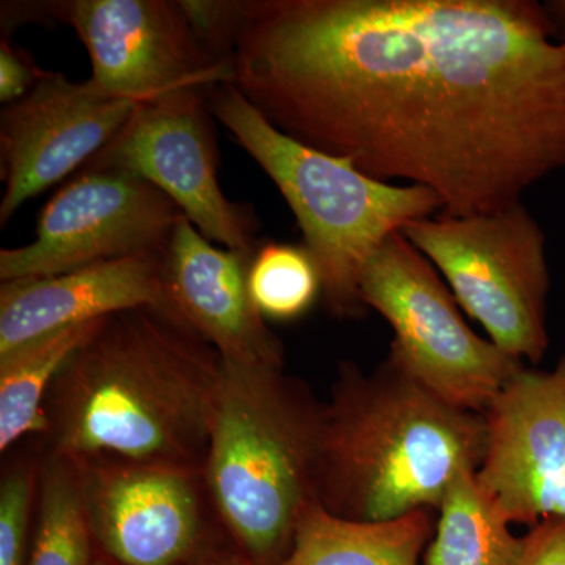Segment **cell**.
<instances>
[{"label":"cell","instance_id":"obj_23","mask_svg":"<svg viewBox=\"0 0 565 565\" xmlns=\"http://www.w3.org/2000/svg\"><path fill=\"white\" fill-rule=\"evenodd\" d=\"M46 71L33 63L31 55L20 47L11 46L3 39L0 44V103L13 104L25 98L39 84Z\"/></svg>","mask_w":565,"mask_h":565},{"label":"cell","instance_id":"obj_3","mask_svg":"<svg viewBox=\"0 0 565 565\" xmlns=\"http://www.w3.org/2000/svg\"><path fill=\"white\" fill-rule=\"evenodd\" d=\"M484 448V415L441 399L388 355L371 371L343 362L323 403L316 501L353 522L437 512Z\"/></svg>","mask_w":565,"mask_h":565},{"label":"cell","instance_id":"obj_6","mask_svg":"<svg viewBox=\"0 0 565 565\" xmlns=\"http://www.w3.org/2000/svg\"><path fill=\"white\" fill-rule=\"evenodd\" d=\"M481 323L494 345L537 364L550 348V277L545 233L525 204L467 217L419 218L401 230Z\"/></svg>","mask_w":565,"mask_h":565},{"label":"cell","instance_id":"obj_10","mask_svg":"<svg viewBox=\"0 0 565 565\" xmlns=\"http://www.w3.org/2000/svg\"><path fill=\"white\" fill-rule=\"evenodd\" d=\"M207 90L193 88L139 104L114 140L85 167L139 174L172 199L204 237L228 250L256 252V222L226 199Z\"/></svg>","mask_w":565,"mask_h":565},{"label":"cell","instance_id":"obj_25","mask_svg":"<svg viewBox=\"0 0 565 565\" xmlns=\"http://www.w3.org/2000/svg\"><path fill=\"white\" fill-rule=\"evenodd\" d=\"M185 565H256L253 563L250 557L244 555L239 548H236L230 542H218V544L210 546V548L203 550L200 555L193 557Z\"/></svg>","mask_w":565,"mask_h":565},{"label":"cell","instance_id":"obj_8","mask_svg":"<svg viewBox=\"0 0 565 565\" xmlns=\"http://www.w3.org/2000/svg\"><path fill=\"white\" fill-rule=\"evenodd\" d=\"M182 217L173 200L139 174L84 167L41 211L35 241L0 250V281L162 256Z\"/></svg>","mask_w":565,"mask_h":565},{"label":"cell","instance_id":"obj_5","mask_svg":"<svg viewBox=\"0 0 565 565\" xmlns=\"http://www.w3.org/2000/svg\"><path fill=\"white\" fill-rule=\"evenodd\" d=\"M212 117L274 181L303 234L330 315L359 319L364 264L394 233L433 217L441 202L429 189L375 180L348 159L315 150L274 128L233 84L207 90Z\"/></svg>","mask_w":565,"mask_h":565},{"label":"cell","instance_id":"obj_17","mask_svg":"<svg viewBox=\"0 0 565 565\" xmlns=\"http://www.w3.org/2000/svg\"><path fill=\"white\" fill-rule=\"evenodd\" d=\"M102 321L77 323L0 356V451L46 427L44 403L58 373Z\"/></svg>","mask_w":565,"mask_h":565},{"label":"cell","instance_id":"obj_18","mask_svg":"<svg viewBox=\"0 0 565 565\" xmlns=\"http://www.w3.org/2000/svg\"><path fill=\"white\" fill-rule=\"evenodd\" d=\"M475 473L463 471L449 487L422 565H519L523 537L512 533Z\"/></svg>","mask_w":565,"mask_h":565},{"label":"cell","instance_id":"obj_15","mask_svg":"<svg viewBox=\"0 0 565 565\" xmlns=\"http://www.w3.org/2000/svg\"><path fill=\"white\" fill-rule=\"evenodd\" d=\"M139 307L174 313L163 255L132 256L52 277L2 281L0 356L44 334Z\"/></svg>","mask_w":565,"mask_h":565},{"label":"cell","instance_id":"obj_9","mask_svg":"<svg viewBox=\"0 0 565 565\" xmlns=\"http://www.w3.org/2000/svg\"><path fill=\"white\" fill-rule=\"evenodd\" d=\"M74 465L96 552L114 564L185 565L228 539L199 468Z\"/></svg>","mask_w":565,"mask_h":565},{"label":"cell","instance_id":"obj_13","mask_svg":"<svg viewBox=\"0 0 565 565\" xmlns=\"http://www.w3.org/2000/svg\"><path fill=\"white\" fill-rule=\"evenodd\" d=\"M139 104L111 98L92 79L73 82L46 71L35 88L0 114L6 184L0 225L33 196L103 151Z\"/></svg>","mask_w":565,"mask_h":565},{"label":"cell","instance_id":"obj_22","mask_svg":"<svg viewBox=\"0 0 565 565\" xmlns=\"http://www.w3.org/2000/svg\"><path fill=\"white\" fill-rule=\"evenodd\" d=\"M196 41L215 61L232 62L245 0H178Z\"/></svg>","mask_w":565,"mask_h":565},{"label":"cell","instance_id":"obj_20","mask_svg":"<svg viewBox=\"0 0 565 565\" xmlns=\"http://www.w3.org/2000/svg\"><path fill=\"white\" fill-rule=\"evenodd\" d=\"M250 291L264 318L294 321L321 299V277L303 245L267 243L250 266Z\"/></svg>","mask_w":565,"mask_h":565},{"label":"cell","instance_id":"obj_1","mask_svg":"<svg viewBox=\"0 0 565 565\" xmlns=\"http://www.w3.org/2000/svg\"><path fill=\"white\" fill-rule=\"evenodd\" d=\"M232 84L274 128L449 217L565 170V36L534 0H245Z\"/></svg>","mask_w":565,"mask_h":565},{"label":"cell","instance_id":"obj_2","mask_svg":"<svg viewBox=\"0 0 565 565\" xmlns=\"http://www.w3.org/2000/svg\"><path fill=\"white\" fill-rule=\"evenodd\" d=\"M222 379V356L177 315H111L52 384L41 455L203 470Z\"/></svg>","mask_w":565,"mask_h":565},{"label":"cell","instance_id":"obj_26","mask_svg":"<svg viewBox=\"0 0 565 565\" xmlns=\"http://www.w3.org/2000/svg\"><path fill=\"white\" fill-rule=\"evenodd\" d=\"M545 7L555 22L557 31L565 36V0H552V2H546Z\"/></svg>","mask_w":565,"mask_h":565},{"label":"cell","instance_id":"obj_11","mask_svg":"<svg viewBox=\"0 0 565 565\" xmlns=\"http://www.w3.org/2000/svg\"><path fill=\"white\" fill-rule=\"evenodd\" d=\"M54 20L77 33L90 79L111 98L136 104L182 90L232 84V62L215 61L169 0H63Z\"/></svg>","mask_w":565,"mask_h":565},{"label":"cell","instance_id":"obj_21","mask_svg":"<svg viewBox=\"0 0 565 565\" xmlns=\"http://www.w3.org/2000/svg\"><path fill=\"white\" fill-rule=\"evenodd\" d=\"M39 487L40 457L14 460L3 470L0 481V565H28Z\"/></svg>","mask_w":565,"mask_h":565},{"label":"cell","instance_id":"obj_16","mask_svg":"<svg viewBox=\"0 0 565 565\" xmlns=\"http://www.w3.org/2000/svg\"><path fill=\"white\" fill-rule=\"evenodd\" d=\"M437 512L385 522L340 519L315 504L305 512L281 565H422Z\"/></svg>","mask_w":565,"mask_h":565},{"label":"cell","instance_id":"obj_27","mask_svg":"<svg viewBox=\"0 0 565 565\" xmlns=\"http://www.w3.org/2000/svg\"><path fill=\"white\" fill-rule=\"evenodd\" d=\"M92 565H117L111 563L110 559H107L106 556L99 555L98 552H96L95 559H93Z\"/></svg>","mask_w":565,"mask_h":565},{"label":"cell","instance_id":"obj_24","mask_svg":"<svg viewBox=\"0 0 565 565\" xmlns=\"http://www.w3.org/2000/svg\"><path fill=\"white\" fill-rule=\"evenodd\" d=\"M519 565H565V516L530 527L523 535Z\"/></svg>","mask_w":565,"mask_h":565},{"label":"cell","instance_id":"obj_4","mask_svg":"<svg viewBox=\"0 0 565 565\" xmlns=\"http://www.w3.org/2000/svg\"><path fill=\"white\" fill-rule=\"evenodd\" d=\"M323 403L285 366L223 363L203 475L226 537L256 565H281L316 501Z\"/></svg>","mask_w":565,"mask_h":565},{"label":"cell","instance_id":"obj_14","mask_svg":"<svg viewBox=\"0 0 565 565\" xmlns=\"http://www.w3.org/2000/svg\"><path fill=\"white\" fill-rule=\"evenodd\" d=\"M255 253L215 247L182 217L163 253L167 292L174 313L223 363L285 366V348L252 297L248 277Z\"/></svg>","mask_w":565,"mask_h":565},{"label":"cell","instance_id":"obj_7","mask_svg":"<svg viewBox=\"0 0 565 565\" xmlns=\"http://www.w3.org/2000/svg\"><path fill=\"white\" fill-rule=\"evenodd\" d=\"M360 297L392 327L390 359L457 407L484 414L525 366L471 330L433 263L401 233L379 245L364 264Z\"/></svg>","mask_w":565,"mask_h":565},{"label":"cell","instance_id":"obj_19","mask_svg":"<svg viewBox=\"0 0 565 565\" xmlns=\"http://www.w3.org/2000/svg\"><path fill=\"white\" fill-rule=\"evenodd\" d=\"M96 556L79 470L40 455L39 503L28 565H92Z\"/></svg>","mask_w":565,"mask_h":565},{"label":"cell","instance_id":"obj_12","mask_svg":"<svg viewBox=\"0 0 565 565\" xmlns=\"http://www.w3.org/2000/svg\"><path fill=\"white\" fill-rule=\"evenodd\" d=\"M475 478L511 525L565 516V353L548 371L520 367L486 408Z\"/></svg>","mask_w":565,"mask_h":565}]
</instances>
